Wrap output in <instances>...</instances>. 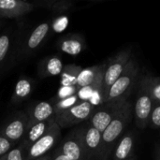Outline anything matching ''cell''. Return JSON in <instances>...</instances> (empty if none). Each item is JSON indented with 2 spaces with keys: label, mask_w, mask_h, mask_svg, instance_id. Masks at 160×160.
I'll return each mask as SVG.
<instances>
[{
  "label": "cell",
  "mask_w": 160,
  "mask_h": 160,
  "mask_svg": "<svg viewBox=\"0 0 160 160\" xmlns=\"http://www.w3.org/2000/svg\"><path fill=\"white\" fill-rule=\"evenodd\" d=\"M82 68L74 64L67 65L64 67L63 71L60 75V84L61 86H72L77 85L78 77L82 71Z\"/></svg>",
  "instance_id": "cell-22"
},
{
  "label": "cell",
  "mask_w": 160,
  "mask_h": 160,
  "mask_svg": "<svg viewBox=\"0 0 160 160\" xmlns=\"http://www.w3.org/2000/svg\"><path fill=\"white\" fill-rule=\"evenodd\" d=\"M84 127L73 129L61 142L57 150L71 160H86L83 142Z\"/></svg>",
  "instance_id": "cell-7"
},
{
  "label": "cell",
  "mask_w": 160,
  "mask_h": 160,
  "mask_svg": "<svg viewBox=\"0 0 160 160\" xmlns=\"http://www.w3.org/2000/svg\"><path fill=\"white\" fill-rule=\"evenodd\" d=\"M82 101L79 99V98L77 97V95L65 98V99H61L58 101H54L53 103V107H54V112L55 114H58L60 112H63L65 111L69 110L70 108L76 106L77 104L81 103Z\"/></svg>",
  "instance_id": "cell-25"
},
{
  "label": "cell",
  "mask_w": 160,
  "mask_h": 160,
  "mask_svg": "<svg viewBox=\"0 0 160 160\" xmlns=\"http://www.w3.org/2000/svg\"><path fill=\"white\" fill-rule=\"evenodd\" d=\"M140 75V66L135 59H131L122 75L111 87L105 102L118 98H128Z\"/></svg>",
  "instance_id": "cell-2"
},
{
  "label": "cell",
  "mask_w": 160,
  "mask_h": 160,
  "mask_svg": "<svg viewBox=\"0 0 160 160\" xmlns=\"http://www.w3.org/2000/svg\"><path fill=\"white\" fill-rule=\"evenodd\" d=\"M64 68L61 58L57 55L43 58L38 66V72L40 78H48L61 75Z\"/></svg>",
  "instance_id": "cell-19"
},
{
  "label": "cell",
  "mask_w": 160,
  "mask_h": 160,
  "mask_svg": "<svg viewBox=\"0 0 160 160\" xmlns=\"http://www.w3.org/2000/svg\"><path fill=\"white\" fill-rule=\"evenodd\" d=\"M54 122H55V120L53 118V119H51L48 121L34 124L33 126H31L28 128L23 140L21 142L22 144H24L26 147H29L34 142H36L38 140H39L42 136H44L49 131V129L51 128V127L53 125Z\"/></svg>",
  "instance_id": "cell-20"
},
{
  "label": "cell",
  "mask_w": 160,
  "mask_h": 160,
  "mask_svg": "<svg viewBox=\"0 0 160 160\" xmlns=\"http://www.w3.org/2000/svg\"><path fill=\"white\" fill-rule=\"evenodd\" d=\"M107 66V62L103 63L101 69L99 70L97 78L88 86L80 88L77 92V97L82 102L88 101L94 107H98L102 103H104V97H103V79H104V72Z\"/></svg>",
  "instance_id": "cell-11"
},
{
  "label": "cell",
  "mask_w": 160,
  "mask_h": 160,
  "mask_svg": "<svg viewBox=\"0 0 160 160\" xmlns=\"http://www.w3.org/2000/svg\"><path fill=\"white\" fill-rule=\"evenodd\" d=\"M29 116V128L34 124L48 121L55 117L53 103L49 101H40L33 104L27 112Z\"/></svg>",
  "instance_id": "cell-15"
},
{
  "label": "cell",
  "mask_w": 160,
  "mask_h": 160,
  "mask_svg": "<svg viewBox=\"0 0 160 160\" xmlns=\"http://www.w3.org/2000/svg\"><path fill=\"white\" fill-rule=\"evenodd\" d=\"M16 144L17 143L0 135V158L7 155L8 152H10L14 147H16Z\"/></svg>",
  "instance_id": "cell-30"
},
{
  "label": "cell",
  "mask_w": 160,
  "mask_h": 160,
  "mask_svg": "<svg viewBox=\"0 0 160 160\" xmlns=\"http://www.w3.org/2000/svg\"><path fill=\"white\" fill-rule=\"evenodd\" d=\"M134 112L133 103L128 99L117 116L102 132L101 148L98 160H109L118 141L124 135V131L132 120Z\"/></svg>",
  "instance_id": "cell-1"
},
{
  "label": "cell",
  "mask_w": 160,
  "mask_h": 160,
  "mask_svg": "<svg viewBox=\"0 0 160 160\" xmlns=\"http://www.w3.org/2000/svg\"><path fill=\"white\" fill-rule=\"evenodd\" d=\"M34 84L35 82L31 78H28L26 76H21L15 84L10 98V103L12 105H17L28 99L33 92Z\"/></svg>",
  "instance_id": "cell-18"
},
{
  "label": "cell",
  "mask_w": 160,
  "mask_h": 160,
  "mask_svg": "<svg viewBox=\"0 0 160 160\" xmlns=\"http://www.w3.org/2000/svg\"><path fill=\"white\" fill-rule=\"evenodd\" d=\"M17 36L11 29L0 34V75L5 72L12 61L14 48L17 45Z\"/></svg>",
  "instance_id": "cell-13"
},
{
  "label": "cell",
  "mask_w": 160,
  "mask_h": 160,
  "mask_svg": "<svg viewBox=\"0 0 160 160\" xmlns=\"http://www.w3.org/2000/svg\"><path fill=\"white\" fill-rule=\"evenodd\" d=\"M51 32L52 24L49 22H43L37 25L24 39L20 54L23 57H28L36 53L48 38Z\"/></svg>",
  "instance_id": "cell-10"
},
{
  "label": "cell",
  "mask_w": 160,
  "mask_h": 160,
  "mask_svg": "<svg viewBox=\"0 0 160 160\" xmlns=\"http://www.w3.org/2000/svg\"><path fill=\"white\" fill-rule=\"evenodd\" d=\"M136 158H135V157L133 156L132 158H128V159H125V160H135Z\"/></svg>",
  "instance_id": "cell-34"
},
{
  "label": "cell",
  "mask_w": 160,
  "mask_h": 160,
  "mask_svg": "<svg viewBox=\"0 0 160 160\" xmlns=\"http://www.w3.org/2000/svg\"><path fill=\"white\" fill-rule=\"evenodd\" d=\"M149 94L154 103H160V77H154L152 75H145Z\"/></svg>",
  "instance_id": "cell-24"
},
{
  "label": "cell",
  "mask_w": 160,
  "mask_h": 160,
  "mask_svg": "<svg viewBox=\"0 0 160 160\" xmlns=\"http://www.w3.org/2000/svg\"><path fill=\"white\" fill-rule=\"evenodd\" d=\"M96 107L91 105L88 101L81 102L68 111L55 114V123L61 128H66L82 122L88 121L95 112Z\"/></svg>",
  "instance_id": "cell-6"
},
{
  "label": "cell",
  "mask_w": 160,
  "mask_h": 160,
  "mask_svg": "<svg viewBox=\"0 0 160 160\" xmlns=\"http://www.w3.org/2000/svg\"><path fill=\"white\" fill-rule=\"evenodd\" d=\"M36 8H44L52 10L57 14H65L68 10L72 8L74 3L68 0H44L33 3Z\"/></svg>",
  "instance_id": "cell-21"
},
{
  "label": "cell",
  "mask_w": 160,
  "mask_h": 160,
  "mask_svg": "<svg viewBox=\"0 0 160 160\" xmlns=\"http://www.w3.org/2000/svg\"><path fill=\"white\" fill-rule=\"evenodd\" d=\"M61 136V128L54 122L49 131L26 149V159L34 160L41 158L53 148Z\"/></svg>",
  "instance_id": "cell-9"
},
{
  "label": "cell",
  "mask_w": 160,
  "mask_h": 160,
  "mask_svg": "<svg viewBox=\"0 0 160 160\" xmlns=\"http://www.w3.org/2000/svg\"><path fill=\"white\" fill-rule=\"evenodd\" d=\"M153 106L154 101L149 94L146 76L144 75L141 80L138 97L134 105V115L138 128H145L149 126V119Z\"/></svg>",
  "instance_id": "cell-5"
},
{
  "label": "cell",
  "mask_w": 160,
  "mask_h": 160,
  "mask_svg": "<svg viewBox=\"0 0 160 160\" xmlns=\"http://www.w3.org/2000/svg\"><path fill=\"white\" fill-rule=\"evenodd\" d=\"M34 160H52V158H51V155H45L41 158H38Z\"/></svg>",
  "instance_id": "cell-32"
},
{
  "label": "cell",
  "mask_w": 160,
  "mask_h": 160,
  "mask_svg": "<svg viewBox=\"0 0 160 160\" xmlns=\"http://www.w3.org/2000/svg\"><path fill=\"white\" fill-rule=\"evenodd\" d=\"M102 66H103V64L96 65V66H92V67L82 68L80 75H79V77H78L77 87L80 89V88L88 86L91 83H93V82L97 78L99 70L101 69Z\"/></svg>",
  "instance_id": "cell-23"
},
{
  "label": "cell",
  "mask_w": 160,
  "mask_h": 160,
  "mask_svg": "<svg viewBox=\"0 0 160 160\" xmlns=\"http://www.w3.org/2000/svg\"><path fill=\"white\" fill-rule=\"evenodd\" d=\"M131 56H132L131 49L128 48L119 52L112 57H111L107 62V66L104 72V79H103L104 102L106 100V98L108 96L111 87L117 81V79L122 75L128 62L132 59Z\"/></svg>",
  "instance_id": "cell-3"
},
{
  "label": "cell",
  "mask_w": 160,
  "mask_h": 160,
  "mask_svg": "<svg viewBox=\"0 0 160 160\" xmlns=\"http://www.w3.org/2000/svg\"><path fill=\"white\" fill-rule=\"evenodd\" d=\"M79 88L77 87V85H72V86H60L56 96L54 98V101H58L61 99H65L70 97H73L75 95H77Z\"/></svg>",
  "instance_id": "cell-27"
},
{
  "label": "cell",
  "mask_w": 160,
  "mask_h": 160,
  "mask_svg": "<svg viewBox=\"0 0 160 160\" xmlns=\"http://www.w3.org/2000/svg\"><path fill=\"white\" fill-rule=\"evenodd\" d=\"M134 133L131 131L125 133L116 143L111 158H112V160H125L132 158L134 152Z\"/></svg>",
  "instance_id": "cell-17"
},
{
  "label": "cell",
  "mask_w": 160,
  "mask_h": 160,
  "mask_svg": "<svg viewBox=\"0 0 160 160\" xmlns=\"http://www.w3.org/2000/svg\"><path fill=\"white\" fill-rule=\"evenodd\" d=\"M51 158H52V160H71L57 149L53 151V153L51 155Z\"/></svg>",
  "instance_id": "cell-31"
},
{
  "label": "cell",
  "mask_w": 160,
  "mask_h": 160,
  "mask_svg": "<svg viewBox=\"0 0 160 160\" xmlns=\"http://www.w3.org/2000/svg\"><path fill=\"white\" fill-rule=\"evenodd\" d=\"M102 132L87 124L84 127L83 142L86 160H98L101 148Z\"/></svg>",
  "instance_id": "cell-14"
},
{
  "label": "cell",
  "mask_w": 160,
  "mask_h": 160,
  "mask_svg": "<svg viewBox=\"0 0 160 160\" xmlns=\"http://www.w3.org/2000/svg\"><path fill=\"white\" fill-rule=\"evenodd\" d=\"M149 126L154 129L160 128V103H154L149 119Z\"/></svg>",
  "instance_id": "cell-29"
},
{
  "label": "cell",
  "mask_w": 160,
  "mask_h": 160,
  "mask_svg": "<svg viewBox=\"0 0 160 160\" xmlns=\"http://www.w3.org/2000/svg\"><path fill=\"white\" fill-rule=\"evenodd\" d=\"M128 100V98H118L104 102L100 106L96 107L94 113L88 120V124L100 132H103L112 123V121L117 116Z\"/></svg>",
  "instance_id": "cell-4"
},
{
  "label": "cell",
  "mask_w": 160,
  "mask_h": 160,
  "mask_svg": "<svg viewBox=\"0 0 160 160\" xmlns=\"http://www.w3.org/2000/svg\"><path fill=\"white\" fill-rule=\"evenodd\" d=\"M58 50L69 54L78 55L85 48V40L82 36L79 34H68L62 37L56 43Z\"/></svg>",
  "instance_id": "cell-16"
},
{
  "label": "cell",
  "mask_w": 160,
  "mask_h": 160,
  "mask_svg": "<svg viewBox=\"0 0 160 160\" xmlns=\"http://www.w3.org/2000/svg\"><path fill=\"white\" fill-rule=\"evenodd\" d=\"M36 8L33 3L22 0H0V19H15Z\"/></svg>",
  "instance_id": "cell-12"
},
{
  "label": "cell",
  "mask_w": 160,
  "mask_h": 160,
  "mask_svg": "<svg viewBox=\"0 0 160 160\" xmlns=\"http://www.w3.org/2000/svg\"><path fill=\"white\" fill-rule=\"evenodd\" d=\"M26 149L27 147L22 142L14 147L10 152L2 157L0 160H27L26 159Z\"/></svg>",
  "instance_id": "cell-26"
},
{
  "label": "cell",
  "mask_w": 160,
  "mask_h": 160,
  "mask_svg": "<svg viewBox=\"0 0 160 160\" xmlns=\"http://www.w3.org/2000/svg\"><path fill=\"white\" fill-rule=\"evenodd\" d=\"M68 17L66 14H60L58 15L51 23L52 24V31L55 32V33H59L64 31L68 25Z\"/></svg>",
  "instance_id": "cell-28"
},
{
  "label": "cell",
  "mask_w": 160,
  "mask_h": 160,
  "mask_svg": "<svg viewBox=\"0 0 160 160\" xmlns=\"http://www.w3.org/2000/svg\"><path fill=\"white\" fill-rule=\"evenodd\" d=\"M2 24H3V20H2V19H0V26H1Z\"/></svg>",
  "instance_id": "cell-35"
},
{
  "label": "cell",
  "mask_w": 160,
  "mask_h": 160,
  "mask_svg": "<svg viewBox=\"0 0 160 160\" xmlns=\"http://www.w3.org/2000/svg\"><path fill=\"white\" fill-rule=\"evenodd\" d=\"M29 128V116L27 112H18L12 115L1 128L0 135L15 143H20Z\"/></svg>",
  "instance_id": "cell-8"
},
{
  "label": "cell",
  "mask_w": 160,
  "mask_h": 160,
  "mask_svg": "<svg viewBox=\"0 0 160 160\" xmlns=\"http://www.w3.org/2000/svg\"><path fill=\"white\" fill-rule=\"evenodd\" d=\"M156 160H160V148L157 149V152H156Z\"/></svg>",
  "instance_id": "cell-33"
}]
</instances>
